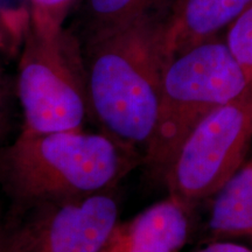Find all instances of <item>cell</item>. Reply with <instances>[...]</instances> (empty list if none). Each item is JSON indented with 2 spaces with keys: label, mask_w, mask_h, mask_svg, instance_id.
Here are the masks:
<instances>
[{
  "label": "cell",
  "mask_w": 252,
  "mask_h": 252,
  "mask_svg": "<svg viewBox=\"0 0 252 252\" xmlns=\"http://www.w3.org/2000/svg\"><path fill=\"white\" fill-rule=\"evenodd\" d=\"M168 0L130 21L78 37L90 115L104 133L144 154L152 135L165 72Z\"/></svg>",
  "instance_id": "6da1fadb"
},
{
  "label": "cell",
  "mask_w": 252,
  "mask_h": 252,
  "mask_svg": "<svg viewBox=\"0 0 252 252\" xmlns=\"http://www.w3.org/2000/svg\"><path fill=\"white\" fill-rule=\"evenodd\" d=\"M140 159L106 133L23 128L0 152V180L23 202H63L108 191Z\"/></svg>",
  "instance_id": "7a4b0ae2"
},
{
  "label": "cell",
  "mask_w": 252,
  "mask_h": 252,
  "mask_svg": "<svg viewBox=\"0 0 252 252\" xmlns=\"http://www.w3.org/2000/svg\"><path fill=\"white\" fill-rule=\"evenodd\" d=\"M249 84L243 68L222 41L209 40L175 56L165 72L156 125L143 154L147 171L162 181L190 132Z\"/></svg>",
  "instance_id": "3957f363"
},
{
  "label": "cell",
  "mask_w": 252,
  "mask_h": 252,
  "mask_svg": "<svg viewBox=\"0 0 252 252\" xmlns=\"http://www.w3.org/2000/svg\"><path fill=\"white\" fill-rule=\"evenodd\" d=\"M17 93L25 130H83L90 116L89 93L81 41L71 28L43 35L28 23L20 46Z\"/></svg>",
  "instance_id": "277c9868"
},
{
  "label": "cell",
  "mask_w": 252,
  "mask_h": 252,
  "mask_svg": "<svg viewBox=\"0 0 252 252\" xmlns=\"http://www.w3.org/2000/svg\"><path fill=\"white\" fill-rule=\"evenodd\" d=\"M252 146V84L214 110L186 138L167 169L168 193L184 202L214 196L247 161Z\"/></svg>",
  "instance_id": "5b68a950"
},
{
  "label": "cell",
  "mask_w": 252,
  "mask_h": 252,
  "mask_svg": "<svg viewBox=\"0 0 252 252\" xmlns=\"http://www.w3.org/2000/svg\"><path fill=\"white\" fill-rule=\"evenodd\" d=\"M118 213L117 201L108 191L60 202L40 219L32 252H100Z\"/></svg>",
  "instance_id": "8992f818"
},
{
  "label": "cell",
  "mask_w": 252,
  "mask_h": 252,
  "mask_svg": "<svg viewBox=\"0 0 252 252\" xmlns=\"http://www.w3.org/2000/svg\"><path fill=\"white\" fill-rule=\"evenodd\" d=\"M190 204L168 195L117 222L100 252H181L190 234Z\"/></svg>",
  "instance_id": "52a82bcc"
},
{
  "label": "cell",
  "mask_w": 252,
  "mask_h": 252,
  "mask_svg": "<svg viewBox=\"0 0 252 252\" xmlns=\"http://www.w3.org/2000/svg\"><path fill=\"white\" fill-rule=\"evenodd\" d=\"M252 0H168L166 43L172 59L215 39Z\"/></svg>",
  "instance_id": "ba28073f"
},
{
  "label": "cell",
  "mask_w": 252,
  "mask_h": 252,
  "mask_svg": "<svg viewBox=\"0 0 252 252\" xmlns=\"http://www.w3.org/2000/svg\"><path fill=\"white\" fill-rule=\"evenodd\" d=\"M209 230L215 238L243 237L252 245V159L215 194Z\"/></svg>",
  "instance_id": "9c48e42d"
},
{
  "label": "cell",
  "mask_w": 252,
  "mask_h": 252,
  "mask_svg": "<svg viewBox=\"0 0 252 252\" xmlns=\"http://www.w3.org/2000/svg\"><path fill=\"white\" fill-rule=\"evenodd\" d=\"M165 1L167 0H81L77 19L80 28L72 31L81 39L130 21Z\"/></svg>",
  "instance_id": "30bf717a"
},
{
  "label": "cell",
  "mask_w": 252,
  "mask_h": 252,
  "mask_svg": "<svg viewBox=\"0 0 252 252\" xmlns=\"http://www.w3.org/2000/svg\"><path fill=\"white\" fill-rule=\"evenodd\" d=\"M81 0H31L30 24L37 33L52 35L64 28V21Z\"/></svg>",
  "instance_id": "8fae6325"
},
{
  "label": "cell",
  "mask_w": 252,
  "mask_h": 252,
  "mask_svg": "<svg viewBox=\"0 0 252 252\" xmlns=\"http://www.w3.org/2000/svg\"><path fill=\"white\" fill-rule=\"evenodd\" d=\"M225 43L252 81V2L228 27Z\"/></svg>",
  "instance_id": "7c38bea8"
},
{
  "label": "cell",
  "mask_w": 252,
  "mask_h": 252,
  "mask_svg": "<svg viewBox=\"0 0 252 252\" xmlns=\"http://www.w3.org/2000/svg\"><path fill=\"white\" fill-rule=\"evenodd\" d=\"M40 219L21 223L0 217V252H32L39 234Z\"/></svg>",
  "instance_id": "4fadbf2b"
},
{
  "label": "cell",
  "mask_w": 252,
  "mask_h": 252,
  "mask_svg": "<svg viewBox=\"0 0 252 252\" xmlns=\"http://www.w3.org/2000/svg\"><path fill=\"white\" fill-rule=\"evenodd\" d=\"M30 23V12L17 21L0 19V52L12 53L20 49L24 33Z\"/></svg>",
  "instance_id": "5bb4252c"
},
{
  "label": "cell",
  "mask_w": 252,
  "mask_h": 252,
  "mask_svg": "<svg viewBox=\"0 0 252 252\" xmlns=\"http://www.w3.org/2000/svg\"><path fill=\"white\" fill-rule=\"evenodd\" d=\"M194 252H252V247H245L232 242H214Z\"/></svg>",
  "instance_id": "9a60e30c"
},
{
  "label": "cell",
  "mask_w": 252,
  "mask_h": 252,
  "mask_svg": "<svg viewBox=\"0 0 252 252\" xmlns=\"http://www.w3.org/2000/svg\"><path fill=\"white\" fill-rule=\"evenodd\" d=\"M8 124V106L7 90L6 86L0 87V138L5 133Z\"/></svg>",
  "instance_id": "2e32d148"
},
{
  "label": "cell",
  "mask_w": 252,
  "mask_h": 252,
  "mask_svg": "<svg viewBox=\"0 0 252 252\" xmlns=\"http://www.w3.org/2000/svg\"><path fill=\"white\" fill-rule=\"evenodd\" d=\"M6 84V77H5V72H4V69L1 68V65H0V87L5 86Z\"/></svg>",
  "instance_id": "e0dca14e"
},
{
  "label": "cell",
  "mask_w": 252,
  "mask_h": 252,
  "mask_svg": "<svg viewBox=\"0 0 252 252\" xmlns=\"http://www.w3.org/2000/svg\"><path fill=\"white\" fill-rule=\"evenodd\" d=\"M250 83H251V84H252V81H251V82H250Z\"/></svg>",
  "instance_id": "ac0fdd59"
}]
</instances>
